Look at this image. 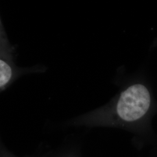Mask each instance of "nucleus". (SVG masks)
<instances>
[{
    "label": "nucleus",
    "mask_w": 157,
    "mask_h": 157,
    "mask_svg": "<svg viewBox=\"0 0 157 157\" xmlns=\"http://www.w3.org/2000/svg\"><path fill=\"white\" fill-rule=\"evenodd\" d=\"M15 48L10 44L2 21L0 22V89L4 91L23 75L35 72L37 67H17L13 61Z\"/></svg>",
    "instance_id": "obj_2"
},
{
    "label": "nucleus",
    "mask_w": 157,
    "mask_h": 157,
    "mask_svg": "<svg viewBox=\"0 0 157 157\" xmlns=\"http://www.w3.org/2000/svg\"><path fill=\"white\" fill-rule=\"evenodd\" d=\"M112 115L123 124L135 125L142 135V145L157 144L150 121L156 105L150 91L143 83L130 84L122 90L113 105Z\"/></svg>",
    "instance_id": "obj_1"
},
{
    "label": "nucleus",
    "mask_w": 157,
    "mask_h": 157,
    "mask_svg": "<svg viewBox=\"0 0 157 157\" xmlns=\"http://www.w3.org/2000/svg\"><path fill=\"white\" fill-rule=\"evenodd\" d=\"M153 153L155 157H157V146H155V147H154V149L153 150Z\"/></svg>",
    "instance_id": "obj_3"
}]
</instances>
